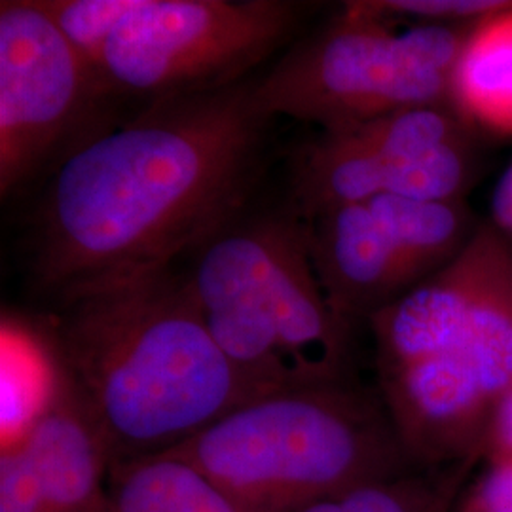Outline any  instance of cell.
<instances>
[{"label":"cell","mask_w":512,"mask_h":512,"mask_svg":"<svg viewBox=\"0 0 512 512\" xmlns=\"http://www.w3.org/2000/svg\"><path fill=\"white\" fill-rule=\"evenodd\" d=\"M255 84L147 103L55 165L35 217L38 289L59 304L162 272L238 217L274 120Z\"/></svg>","instance_id":"obj_1"},{"label":"cell","mask_w":512,"mask_h":512,"mask_svg":"<svg viewBox=\"0 0 512 512\" xmlns=\"http://www.w3.org/2000/svg\"><path fill=\"white\" fill-rule=\"evenodd\" d=\"M46 346L112 465L171 452L270 393L220 349L175 266L59 302Z\"/></svg>","instance_id":"obj_2"},{"label":"cell","mask_w":512,"mask_h":512,"mask_svg":"<svg viewBox=\"0 0 512 512\" xmlns=\"http://www.w3.org/2000/svg\"><path fill=\"white\" fill-rule=\"evenodd\" d=\"M376 389L418 469L482 459L512 387V247L492 222L368 321Z\"/></svg>","instance_id":"obj_3"},{"label":"cell","mask_w":512,"mask_h":512,"mask_svg":"<svg viewBox=\"0 0 512 512\" xmlns=\"http://www.w3.org/2000/svg\"><path fill=\"white\" fill-rule=\"evenodd\" d=\"M169 454L196 465L245 512H294L418 471L378 389L353 378L264 393Z\"/></svg>","instance_id":"obj_4"},{"label":"cell","mask_w":512,"mask_h":512,"mask_svg":"<svg viewBox=\"0 0 512 512\" xmlns=\"http://www.w3.org/2000/svg\"><path fill=\"white\" fill-rule=\"evenodd\" d=\"M183 272L205 327L264 391L351 378L353 325L332 310L306 222L285 209L238 217Z\"/></svg>","instance_id":"obj_5"},{"label":"cell","mask_w":512,"mask_h":512,"mask_svg":"<svg viewBox=\"0 0 512 512\" xmlns=\"http://www.w3.org/2000/svg\"><path fill=\"white\" fill-rule=\"evenodd\" d=\"M473 25L395 18L370 0L346 2L256 82V101L270 118L287 116L319 131L450 105L452 74Z\"/></svg>","instance_id":"obj_6"},{"label":"cell","mask_w":512,"mask_h":512,"mask_svg":"<svg viewBox=\"0 0 512 512\" xmlns=\"http://www.w3.org/2000/svg\"><path fill=\"white\" fill-rule=\"evenodd\" d=\"M302 12L289 0H135L97 74L112 97L147 103L222 90L277 52Z\"/></svg>","instance_id":"obj_7"},{"label":"cell","mask_w":512,"mask_h":512,"mask_svg":"<svg viewBox=\"0 0 512 512\" xmlns=\"http://www.w3.org/2000/svg\"><path fill=\"white\" fill-rule=\"evenodd\" d=\"M478 135L452 105L321 129L298 154L289 207L310 220L384 194L425 202L465 200L480 175Z\"/></svg>","instance_id":"obj_8"},{"label":"cell","mask_w":512,"mask_h":512,"mask_svg":"<svg viewBox=\"0 0 512 512\" xmlns=\"http://www.w3.org/2000/svg\"><path fill=\"white\" fill-rule=\"evenodd\" d=\"M304 222L327 300L353 327L448 266L480 226L465 200L425 202L389 194Z\"/></svg>","instance_id":"obj_9"},{"label":"cell","mask_w":512,"mask_h":512,"mask_svg":"<svg viewBox=\"0 0 512 512\" xmlns=\"http://www.w3.org/2000/svg\"><path fill=\"white\" fill-rule=\"evenodd\" d=\"M112 97L38 0L0 2V194L12 196L88 139Z\"/></svg>","instance_id":"obj_10"},{"label":"cell","mask_w":512,"mask_h":512,"mask_svg":"<svg viewBox=\"0 0 512 512\" xmlns=\"http://www.w3.org/2000/svg\"><path fill=\"white\" fill-rule=\"evenodd\" d=\"M109 446L57 368L44 408L0 454V512H110Z\"/></svg>","instance_id":"obj_11"},{"label":"cell","mask_w":512,"mask_h":512,"mask_svg":"<svg viewBox=\"0 0 512 512\" xmlns=\"http://www.w3.org/2000/svg\"><path fill=\"white\" fill-rule=\"evenodd\" d=\"M450 105L478 133L512 135V2L476 21L452 74Z\"/></svg>","instance_id":"obj_12"},{"label":"cell","mask_w":512,"mask_h":512,"mask_svg":"<svg viewBox=\"0 0 512 512\" xmlns=\"http://www.w3.org/2000/svg\"><path fill=\"white\" fill-rule=\"evenodd\" d=\"M110 512H245L200 471L175 454L110 467Z\"/></svg>","instance_id":"obj_13"},{"label":"cell","mask_w":512,"mask_h":512,"mask_svg":"<svg viewBox=\"0 0 512 512\" xmlns=\"http://www.w3.org/2000/svg\"><path fill=\"white\" fill-rule=\"evenodd\" d=\"M476 459L366 484L294 512H452Z\"/></svg>","instance_id":"obj_14"},{"label":"cell","mask_w":512,"mask_h":512,"mask_svg":"<svg viewBox=\"0 0 512 512\" xmlns=\"http://www.w3.org/2000/svg\"><path fill=\"white\" fill-rule=\"evenodd\" d=\"M44 12L97 73L110 37L135 0H38ZM99 76V74H97Z\"/></svg>","instance_id":"obj_15"},{"label":"cell","mask_w":512,"mask_h":512,"mask_svg":"<svg viewBox=\"0 0 512 512\" xmlns=\"http://www.w3.org/2000/svg\"><path fill=\"white\" fill-rule=\"evenodd\" d=\"M512 0H370L378 10L395 18L439 25H469L507 8Z\"/></svg>","instance_id":"obj_16"},{"label":"cell","mask_w":512,"mask_h":512,"mask_svg":"<svg viewBox=\"0 0 512 512\" xmlns=\"http://www.w3.org/2000/svg\"><path fill=\"white\" fill-rule=\"evenodd\" d=\"M452 512H512V454L486 458L484 473L463 490Z\"/></svg>","instance_id":"obj_17"},{"label":"cell","mask_w":512,"mask_h":512,"mask_svg":"<svg viewBox=\"0 0 512 512\" xmlns=\"http://www.w3.org/2000/svg\"><path fill=\"white\" fill-rule=\"evenodd\" d=\"M497 454H512V387L495 408L494 418L490 421V429L484 442L482 459Z\"/></svg>","instance_id":"obj_18"},{"label":"cell","mask_w":512,"mask_h":512,"mask_svg":"<svg viewBox=\"0 0 512 512\" xmlns=\"http://www.w3.org/2000/svg\"><path fill=\"white\" fill-rule=\"evenodd\" d=\"M492 224L512 241V164L507 167L503 177L495 186L492 196Z\"/></svg>","instance_id":"obj_19"}]
</instances>
